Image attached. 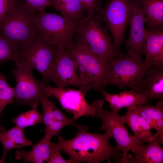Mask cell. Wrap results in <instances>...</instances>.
Listing matches in <instances>:
<instances>
[{
  "label": "cell",
  "mask_w": 163,
  "mask_h": 163,
  "mask_svg": "<svg viewBox=\"0 0 163 163\" xmlns=\"http://www.w3.org/2000/svg\"><path fill=\"white\" fill-rule=\"evenodd\" d=\"M77 129V134L72 139L66 140L58 136V145L69 156L71 163H99L104 161L110 163L122 158L119 148L109 144L113 138L110 133H91L88 131V127L82 125Z\"/></svg>",
  "instance_id": "6da1fadb"
},
{
  "label": "cell",
  "mask_w": 163,
  "mask_h": 163,
  "mask_svg": "<svg viewBox=\"0 0 163 163\" xmlns=\"http://www.w3.org/2000/svg\"><path fill=\"white\" fill-rule=\"evenodd\" d=\"M96 14L85 15L80 21L77 32L78 44L99 59L110 65L121 52L115 47L108 29L103 26Z\"/></svg>",
  "instance_id": "7a4b0ae2"
},
{
  "label": "cell",
  "mask_w": 163,
  "mask_h": 163,
  "mask_svg": "<svg viewBox=\"0 0 163 163\" xmlns=\"http://www.w3.org/2000/svg\"><path fill=\"white\" fill-rule=\"evenodd\" d=\"M39 11L22 0H12L0 22V33L10 41L20 45L36 35Z\"/></svg>",
  "instance_id": "3957f363"
},
{
  "label": "cell",
  "mask_w": 163,
  "mask_h": 163,
  "mask_svg": "<svg viewBox=\"0 0 163 163\" xmlns=\"http://www.w3.org/2000/svg\"><path fill=\"white\" fill-rule=\"evenodd\" d=\"M111 63L102 84L103 88L114 85L122 89L129 87L141 92L139 85L152 64L140 60L133 55L120 52Z\"/></svg>",
  "instance_id": "277c9868"
},
{
  "label": "cell",
  "mask_w": 163,
  "mask_h": 163,
  "mask_svg": "<svg viewBox=\"0 0 163 163\" xmlns=\"http://www.w3.org/2000/svg\"><path fill=\"white\" fill-rule=\"evenodd\" d=\"M80 21L66 18L58 14L39 11L36 34L57 48L66 49L72 42Z\"/></svg>",
  "instance_id": "5b68a950"
},
{
  "label": "cell",
  "mask_w": 163,
  "mask_h": 163,
  "mask_svg": "<svg viewBox=\"0 0 163 163\" xmlns=\"http://www.w3.org/2000/svg\"><path fill=\"white\" fill-rule=\"evenodd\" d=\"M104 103V101L102 99L93 101L92 104L95 110V117L99 118L101 120V130H104L112 134L116 145L122 152V157L117 162L130 163L129 160L132 156L128 152L130 151L134 152L142 144L128 131L121 122L118 113L103 108Z\"/></svg>",
  "instance_id": "8992f818"
},
{
  "label": "cell",
  "mask_w": 163,
  "mask_h": 163,
  "mask_svg": "<svg viewBox=\"0 0 163 163\" xmlns=\"http://www.w3.org/2000/svg\"><path fill=\"white\" fill-rule=\"evenodd\" d=\"M56 47L36 34L32 38L20 43L17 61L14 62L37 70L45 84L50 81V71L57 49Z\"/></svg>",
  "instance_id": "52a82bcc"
},
{
  "label": "cell",
  "mask_w": 163,
  "mask_h": 163,
  "mask_svg": "<svg viewBox=\"0 0 163 163\" xmlns=\"http://www.w3.org/2000/svg\"><path fill=\"white\" fill-rule=\"evenodd\" d=\"M15 63L16 68L12 73L16 82L14 87L15 101L22 105L37 107L39 101L51 96L46 90L45 83L34 77L32 69Z\"/></svg>",
  "instance_id": "ba28073f"
},
{
  "label": "cell",
  "mask_w": 163,
  "mask_h": 163,
  "mask_svg": "<svg viewBox=\"0 0 163 163\" xmlns=\"http://www.w3.org/2000/svg\"><path fill=\"white\" fill-rule=\"evenodd\" d=\"M96 14L105 23L115 47L119 50L125 40L124 34L128 24V0H109Z\"/></svg>",
  "instance_id": "9c48e42d"
},
{
  "label": "cell",
  "mask_w": 163,
  "mask_h": 163,
  "mask_svg": "<svg viewBox=\"0 0 163 163\" xmlns=\"http://www.w3.org/2000/svg\"><path fill=\"white\" fill-rule=\"evenodd\" d=\"M129 35L125 40L126 50L141 61L144 53L147 30L146 19L139 0H128Z\"/></svg>",
  "instance_id": "30bf717a"
},
{
  "label": "cell",
  "mask_w": 163,
  "mask_h": 163,
  "mask_svg": "<svg viewBox=\"0 0 163 163\" xmlns=\"http://www.w3.org/2000/svg\"><path fill=\"white\" fill-rule=\"evenodd\" d=\"M75 68V61L65 49L57 48L50 69V81L59 88L70 85L78 87L85 95L88 92L78 77Z\"/></svg>",
  "instance_id": "8fae6325"
},
{
  "label": "cell",
  "mask_w": 163,
  "mask_h": 163,
  "mask_svg": "<svg viewBox=\"0 0 163 163\" xmlns=\"http://www.w3.org/2000/svg\"><path fill=\"white\" fill-rule=\"evenodd\" d=\"M45 88L51 96L57 99L63 108L73 114L72 118L75 121L83 116L95 117L93 105L88 104L85 98V95L81 90L53 87L49 85Z\"/></svg>",
  "instance_id": "7c38bea8"
},
{
  "label": "cell",
  "mask_w": 163,
  "mask_h": 163,
  "mask_svg": "<svg viewBox=\"0 0 163 163\" xmlns=\"http://www.w3.org/2000/svg\"><path fill=\"white\" fill-rule=\"evenodd\" d=\"M77 62L84 66L91 78L94 90L103 89L102 84L110 66L102 61L77 43L72 42L65 49Z\"/></svg>",
  "instance_id": "4fadbf2b"
},
{
  "label": "cell",
  "mask_w": 163,
  "mask_h": 163,
  "mask_svg": "<svg viewBox=\"0 0 163 163\" xmlns=\"http://www.w3.org/2000/svg\"><path fill=\"white\" fill-rule=\"evenodd\" d=\"M139 85L141 92L146 91L147 100H163V65H152Z\"/></svg>",
  "instance_id": "5bb4252c"
},
{
  "label": "cell",
  "mask_w": 163,
  "mask_h": 163,
  "mask_svg": "<svg viewBox=\"0 0 163 163\" xmlns=\"http://www.w3.org/2000/svg\"><path fill=\"white\" fill-rule=\"evenodd\" d=\"M100 91L104 99L109 103L108 107L111 111L117 113L124 107L128 108L145 104L147 100L146 91L138 92L132 89L113 94L108 93L104 89Z\"/></svg>",
  "instance_id": "9a60e30c"
},
{
  "label": "cell",
  "mask_w": 163,
  "mask_h": 163,
  "mask_svg": "<svg viewBox=\"0 0 163 163\" xmlns=\"http://www.w3.org/2000/svg\"><path fill=\"white\" fill-rule=\"evenodd\" d=\"M127 108L126 113L120 116L121 122L127 124L134 136L142 143H149L154 138L152 128L138 112L136 106Z\"/></svg>",
  "instance_id": "2e32d148"
},
{
  "label": "cell",
  "mask_w": 163,
  "mask_h": 163,
  "mask_svg": "<svg viewBox=\"0 0 163 163\" xmlns=\"http://www.w3.org/2000/svg\"><path fill=\"white\" fill-rule=\"evenodd\" d=\"M145 62L163 65V29L147 30Z\"/></svg>",
  "instance_id": "e0dca14e"
},
{
  "label": "cell",
  "mask_w": 163,
  "mask_h": 163,
  "mask_svg": "<svg viewBox=\"0 0 163 163\" xmlns=\"http://www.w3.org/2000/svg\"><path fill=\"white\" fill-rule=\"evenodd\" d=\"M134 157L130 159L132 163H162L163 148L160 145L158 134H154L153 139L148 145L142 144L134 152Z\"/></svg>",
  "instance_id": "ac0fdd59"
},
{
  "label": "cell",
  "mask_w": 163,
  "mask_h": 163,
  "mask_svg": "<svg viewBox=\"0 0 163 163\" xmlns=\"http://www.w3.org/2000/svg\"><path fill=\"white\" fill-rule=\"evenodd\" d=\"M52 138L45 134L38 142L32 145V149L30 152L17 150L15 154V158L17 159H23V162L42 163L45 161L47 162L50 157V140Z\"/></svg>",
  "instance_id": "d6986e66"
},
{
  "label": "cell",
  "mask_w": 163,
  "mask_h": 163,
  "mask_svg": "<svg viewBox=\"0 0 163 163\" xmlns=\"http://www.w3.org/2000/svg\"><path fill=\"white\" fill-rule=\"evenodd\" d=\"M146 19V28L163 29V0H139Z\"/></svg>",
  "instance_id": "ffe728a7"
},
{
  "label": "cell",
  "mask_w": 163,
  "mask_h": 163,
  "mask_svg": "<svg viewBox=\"0 0 163 163\" xmlns=\"http://www.w3.org/2000/svg\"><path fill=\"white\" fill-rule=\"evenodd\" d=\"M53 7L64 18L80 21L85 16L86 9L78 0H52Z\"/></svg>",
  "instance_id": "44dd1931"
},
{
  "label": "cell",
  "mask_w": 163,
  "mask_h": 163,
  "mask_svg": "<svg viewBox=\"0 0 163 163\" xmlns=\"http://www.w3.org/2000/svg\"><path fill=\"white\" fill-rule=\"evenodd\" d=\"M43 109V123L47 126L56 121H61L67 122L70 125L78 128L80 126L75 123L73 119L67 117L56 107L55 103L48 98L41 101Z\"/></svg>",
  "instance_id": "7402d4cb"
},
{
  "label": "cell",
  "mask_w": 163,
  "mask_h": 163,
  "mask_svg": "<svg viewBox=\"0 0 163 163\" xmlns=\"http://www.w3.org/2000/svg\"><path fill=\"white\" fill-rule=\"evenodd\" d=\"M136 107L139 114L147 122L151 127L155 129L156 122L163 119V101H158L155 106L141 104Z\"/></svg>",
  "instance_id": "603a6c76"
},
{
  "label": "cell",
  "mask_w": 163,
  "mask_h": 163,
  "mask_svg": "<svg viewBox=\"0 0 163 163\" xmlns=\"http://www.w3.org/2000/svg\"><path fill=\"white\" fill-rule=\"evenodd\" d=\"M16 126L24 129L25 127L43 123L42 115L37 111V107L32 108L26 112L21 113L12 120Z\"/></svg>",
  "instance_id": "cb8c5ba5"
},
{
  "label": "cell",
  "mask_w": 163,
  "mask_h": 163,
  "mask_svg": "<svg viewBox=\"0 0 163 163\" xmlns=\"http://www.w3.org/2000/svg\"><path fill=\"white\" fill-rule=\"evenodd\" d=\"M19 45L9 40L0 33V65L9 61H17Z\"/></svg>",
  "instance_id": "d4e9b609"
},
{
  "label": "cell",
  "mask_w": 163,
  "mask_h": 163,
  "mask_svg": "<svg viewBox=\"0 0 163 163\" xmlns=\"http://www.w3.org/2000/svg\"><path fill=\"white\" fill-rule=\"evenodd\" d=\"M15 98L14 87L8 83L6 76L0 72V117L5 107L14 103Z\"/></svg>",
  "instance_id": "484cf974"
},
{
  "label": "cell",
  "mask_w": 163,
  "mask_h": 163,
  "mask_svg": "<svg viewBox=\"0 0 163 163\" xmlns=\"http://www.w3.org/2000/svg\"><path fill=\"white\" fill-rule=\"evenodd\" d=\"M1 132L15 143L16 148H21L24 146L32 145V142L25 137L23 129L16 125L11 129L1 131Z\"/></svg>",
  "instance_id": "4316f807"
},
{
  "label": "cell",
  "mask_w": 163,
  "mask_h": 163,
  "mask_svg": "<svg viewBox=\"0 0 163 163\" xmlns=\"http://www.w3.org/2000/svg\"><path fill=\"white\" fill-rule=\"evenodd\" d=\"M61 150L57 143L50 142V155L47 161L49 163H71L69 160L64 159L61 154Z\"/></svg>",
  "instance_id": "83f0119b"
},
{
  "label": "cell",
  "mask_w": 163,
  "mask_h": 163,
  "mask_svg": "<svg viewBox=\"0 0 163 163\" xmlns=\"http://www.w3.org/2000/svg\"><path fill=\"white\" fill-rule=\"evenodd\" d=\"M85 6L86 14L93 16L100 10L102 0H78Z\"/></svg>",
  "instance_id": "f1b7e54d"
},
{
  "label": "cell",
  "mask_w": 163,
  "mask_h": 163,
  "mask_svg": "<svg viewBox=\"0 0 163 163\" xmlns=\"http://www.w3.org/2000/svg\"><path fill=\"white\" fill-rule=\"evenodd\" d=\"M68 125H70V124L66 122L61 121L55 122L45 127V134L52 138L54 136L58 137L60 136V133L62 129Z\"/></svg>",
  "instance_id": "f546056e"
},
{
  "label": "cell",
  "mask_w": 163,
  "mask_h": 163,
  "mask_svg": "<svg viewBox=\"0 0 163 163\" xmlns=\"http://www.w3.org/2000/svg\"><path fill=\"white\" fill-rule=\"evenodd\" d=\"M29 6L38 11L44 10L47 7L53 6L52 0H25Z\"/></svg>",
  "instance_id": "4dcf8cb0"
},
{
  "label": "cell",
  "mask_w": 163,
  "mask_h": 163,
  "mask_svg": "<svg viewBox=\"0 0 163 163\" xmlns=\"http://www.w3.org/2000/svg\"><path fill=\"white\" fill-rule=\"evenodd\" d=\"M12 0H0V22L7 12Z\"/></svg>",
  "instance_id": "1f68e13d"
},
{
  "label": "cell",
  "mask_w": 163,
  "mask_h": 163,
  "mask_svg": "<svg viewBox=\"0 0 163 163\" xmlns=\"http://www.w3.org/2000/svg\"><path fill=\"white\" fill-rule=\"evenodd\" d=\"M5 130L4 126L0 123V131H3Z\"/></svg>",
  "instance_id": "d6a6232c"
}]
</instances>
